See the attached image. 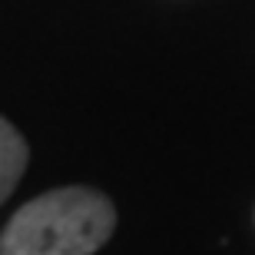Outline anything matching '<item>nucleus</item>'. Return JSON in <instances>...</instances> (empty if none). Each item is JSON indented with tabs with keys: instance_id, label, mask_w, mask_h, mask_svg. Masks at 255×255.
Segmentation results:
<instances>
[{
	"instance_id": "nucleus-1",
	"label": "nucleus",
	"mask_w": 255,
	"mask_h": 255,
	"mask_svg": "<svg viewBox=\"0 0 255 255\" xmlns=\"http://www.w3.org/2000/svg\"><path fill=\"white\" fill-rule=\"evenodd\" d=\"M116 232L113 199L90 186L40 192L10 216L0 255H96Z\"/></svg>"
},
{
	"instance_id": "nucleus-2",
	"label": "nucleus",
	"mask_w": 255,
	"mask_h": 255,
	"mask_svg": "<svg viewBox=\"0 0 255 255\" xmlns=\"http://www.w3.org/2000/svg\"><path fill=\"white\" fill-rule=\"evenodd\" d=\"M27 162H30L27 139L20 136V129L10 123L7 116H0V206L20 186L23 172H27Z\"/></svg>"
}]
</instances>
